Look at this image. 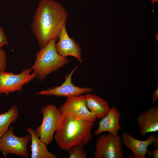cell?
Instances as JSON below:
<instances>
[{"mask_svg":"<svg viewBox=\"0 0 158 158\" xmlns=\"http://www.w3.org/2000/svg\"><path fill=\"white\" fill-rule=\"evenodd\" d=\"M68 13L64 6L54 0H40L30 25L40 48L51 40H59Z\"/></svg>","mask_w":158,"mask_h":158,"instance_id":"1","label":"cell"},{"mask_svg":"<svg viewBox=\"0 0 158 158\" xmlns=\"http://www.w3.org/2000/svg\"><path fill=\"white\" fill-rule=\"evenodd\" d=\"M94 123L75 116L65 115L54 135L59 148L68 151L74 146L83 147L92 138Z\"/></svg>","mask_w":158,"mask_h":158,"instance_id":"2","label":"cell"},{"mask_svg":"<svg viewBox=\"0 0 158 158\" xmlns=\"http://www.w3.org/2000/svg\"><path fill=\"white\" fill-rule=\"evenodd\" d=\"M56 41L51 40L36 53L34 63L31 69L40 81H43L47 76L69 62L67 57L61 56L58 53L56 47Z\"/></svg>","mask_w":158,"mask_h":158,"instance_id":"3","label":"cell"},{"mask_svg":"<svg viewBox=\"0 0 158 158\" xmlns=\"http://www.w3.org/2000/svg\"><path fill=\"white\" fill-rule=\"evenodd\" d=\"M42 122L35 130L40 140L47 145L52 141L54 134L59 127L64 115L59 109L54 104H48L42 107Z\"/></svg>","mask_w":158,"mask_h":158,"instance_id":"4","label":"cell"},{"mask_svg":"<svg viewBox=\"0 0 158 158\" xmlns=\"http://www.w3.org/2000/svg\"><path fill=\"white\" fill-rule=\"evenodd\" d=\"M14 127H9L0 138V152L6 157L10 154L25 158L29 157L27 145L31 140L30 135L19 137L13 134Z\"/></svg>","mask_w":158,"mask_h":158,"instance_id":"5","label":"cell"},{"mask_svg":"<svg viewBox=\"0 0 158 158\" xmlns=\"http://www.w3.org/2000/svg\"><path fill=\"white\" fill-rule=\"evenodd\" d=\"M121 137L109 133L100 136L97 140L94 153L95 158H123Z\"/></svg>","mask_w":158,"mask_h":158,"instance_id":"6","label":"cell"},{"mask_svg":"<svg viewBox=\"0 0 158 158\" xmlns=\"http://www.w3.org/2000/svg\"><path fill=\"white\" fill-rule=\"evenodd\" d=\"M31 68H26L15 74L0 70V95L2 93L8 95L16 91L22 92L23 86L35 78L33 73H31Z\"/></svg>","mask_w":158,"mask_h":158,"instance_id":"7","label":"cell"},{"mask_svg":"<svg viewBox=\"0 0 158 158\" xmlns=\"http://www.w3.org/2000/svg\"><path fill=\"white\" fill-rule=\"evenodd\" d=\"M78 67V65L74 67L70 73L65 76V80L61 85L50 88L48 90H42L35 95L67 97L78 96L85 93H91L93 91L92 88L89 87H80L75 86L72 83V76Z\"/></svg>","mask_w":158,"mask_h":158,"instance_id":"8","label":"cell"},{"mask_svg":"<svg viewBox=\"0 0 158 158\" xmlns=\"http://www.w3.org/2000/svg\"><path fill=\"white\" fill-rule=\"evenodd\" d=\"M65 115L75 116L95 122L97 118L87 108L84 95L66 97L63 104L59 108Z\"/></svg>","mask_w":158,"mask_h":158,"instance_id":"9","label":"cell"},{"mask_svg":"<svg viewBox=\"0 0 158 158\" xmlns=\"http://www.w3.org/2000/svg\"><path fill=\"white\" fill-rule=\"evenodd\" d=\"M59 40L56 43V47L59 55L66 57L72 56L75 58L80 63H82L80 45L69 37L67 32L66 25L62 29Z\"/></svg>","mask_w":158,"mask_h":158,"instance_id":"10","label":"cell"},{"mask_svg":"<svg viewBox=\"0 0 158 158\" xmlns=\"http://www.w3.org/2000/svg\"><path fill=\"white\" fill-rule=\"evenodd\" d=\"M121 140L122 143L133 152V158H146L147 147L158 141V138L154 135H150L146 140H140L126 132L123 133Z\"/></svg>","mask_w":158,"mask_h":158,"instance_id":"11","label":"cell"},{"mask_svg":"<svg viewBox=\"0 0 158 158\" xmlns=\"http://www.w3.org/2000/svg\"><path fill=\"white\" fill-rule=\"evenodd\" d=\"M140 134L143 136L149 132L158 131V107L153 106L140 114L136 118Z\"/></svg>","mask_w":158,"mask_h":158,"instance_id":"12","label":"cell"},{"mask_svg":"<svg viewBox=\"0 0 158 158\" xmlns=\"http://www.w3.org/2000/svg\"><path fill=\"white\" fill-rule=\"evenodd\" d=\"M121 115V112L116 107L111 108L107 115L99 122L98 128L94 134L98 135L103 132H108L114 136L116 135L122 129L119 123Z\"/></svg>","mask_w":158,"mask_h":158,"instance_id":"13","label":"cell"},{"mask_svg":"<svg viewBox=\"0 0 158 158\" xmlns=\"http://www.w3.org/2000/svg\"><path fill=\"white\" fill-rule=\"evenodd\" d=\"M84 95L87 108L97 118L102 119L107 115L111 108L105 100L91 93H87Z\"/></svg>","mask_w":158,"mask_h":158,"instance_id":"14","label":"cell"},{"mask_svg":"<svg viewBox=\"0 0 158 158\" xmlns=\"http://www.w3.org/2000/svg\"><path fill=\"white\" fill-rule=\"evenodd\" d=\"M26 131L31 136V158L58 157L56 155L48 150L47 145L40 140L32 128H27Z\"/></svg>","mask_w":158,"mask_h":158,"instance_id":"15","label":"cell"},{"mask_svg":"<svg viewBox=\"0 0 158 158\" xmlns=\"http://www.w3.org/2000/svg\"><path fill=\"white\" fill-rule=\"evenodd\" d=\"M19 114L18 107L16 105L0 114V138L8 129L10 124L16 121Z\"/></svg>","mask_w":158,"mask_h":158,"instance_id":"16","label":"cell"},{"mask_svg":"<svg viewBox=\"0 0 158 158\" xmlns=\"http://www.w3.org/2000/svg\"><path fill=\"white\" fill-rule=\"evenodd\" d=\"M69 158H86L87 154L83 147L77 146L71 147L68 151Z\"/></svg>","mask_w":158,"mask_h":158,"instance_id":"17","label":"cell"},{"mask_svg":"<svg viewBox=\"0 0 158 158\" xmlns=\"http://www.w3.org/2000/svg\"><path fill=\"white\" fill-rule=\"evenodd\" d=\"M7 59L6 53L3 49L0 50V70L5 71L7 67Z\"/></svg>","mask_w":158,"mask_h":158,"instance_id":"18","label":"cell"},{"mask_svg":"<svg viewBox=\"0 0 158 158\" xmlns=\"http://www.w3.org/2000/svg\"><path fill=\"white\" fill-rule=\"evenodd\" d=\"M8 41L6 35L3 29L0 26V50L3 47L8 43Z\"/></svg>","mask_w":158,"mask_h":158,"instance_id":"19","label":"cell"},{"mask_svg":"<svg viewBox=\"0 0 158 158\" xmlns=\"http://www.w3.org/2000/svg\"><path fill=\"white\" fill-rule=\"evenodd\" d=\"M146 154H147L148 157H149L153 156L154 158H158V148L156 149L154 151L147 150Z\"/></svg>","mask_w":158,"mask_h":158,"instance_id":"20","label":"cell"},{"mask_svg":"<svg viewBox=\"0 0 158 158\" xmlns=\"http://www.w3.org/2000/svg\"><path fill=\"white\" fill-rule=\"evenodd\" d=\"M158 98V85L156 89L153 92L152 97L151 98L152 104H154Z\"/></svg>","mask_w":158,"mask_h":158,"instance_id":"21","label":"cell"},{"mask_svg":"<svg viewBox=\"0 0 158 158\" xmlns=\"http://www.w3.org/2000/svg\"><path fill=\"white\" fill-rule=\"evenodd\" d=\"M158 1V0H152L151 3L152 4H153L154 3L157 2Z\"/></svg>","mask_w":158,"mask_h":158,"instance_id":"22","label":"cell"}]
</instances>
